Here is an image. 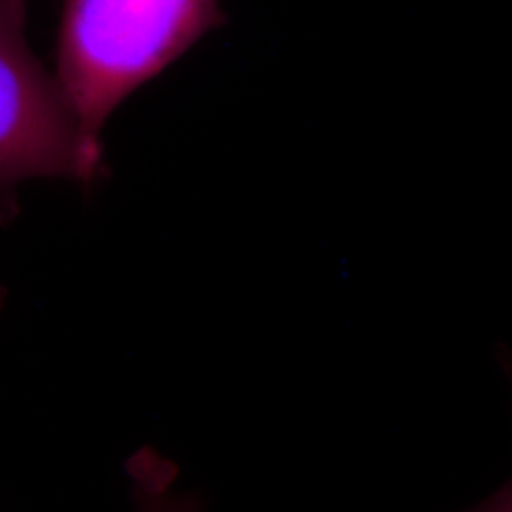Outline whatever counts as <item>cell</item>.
I'll list each match as a JSON object with an SVG mask.
<instances>
[{"label":"cell","mask_w":512,"mask_h":512,"mask_svg":"<svg viewBox=\"0 0 512 512\" xmlns=\"http://www.w3.org/2000/svg\"><path fill=\"white\" fill-rule=\"evenodd\" d=\"M219 0H63L55 78L90 147L129 95L219 29Z\"/></svg>","instance_id":"cell-1"},{"label":"cell","mask_w":512,"mask_h":512,"mask_svg":"<svg viewBox=\"0 0 512 512\" xmlns=\"http://www.w3.org/2000/svg\"><path fill=\"white\" fill-rule=\"evenodd\" d=\"M27 2L0 0V209L23 184L90 181L101 165L55 74L29 44Z\"/></svg>","instance_id":"cell-2"},{"label":"cell","mask_w":512,"mask_h":512,"mask_svg":"<svg viewBox=\"0 0 512 512\" xmlns=\"http://www.w3.org/2000/svg\"><path fill=\"white\" fill-rule=\"evenodd\" d=\"M135 512H200L194 497L177 482V467L162 454L145 448L128 463Z\"/></svg>","instance_id":"cell-3"},{"label":"cell","mask_w":512,"mask_h":512,"mask_svg":"<svg viewBox=\"0 0 512 512\" xmlns=\"http://www.w3.org/2000/svg\"><path fill=\"white\" fill-rule=\"evenodd\" d=\"M467 512H512V480L503 486L497 494L488 497L486 501L478 503Z\"/></svg>","instance_id":"cell-4"},{"label":"cell","mask_w":512,"mask_h":512,"mask_svg":"<svg viewBox=\"0 0 512 512\" xmlns=\"http://www.w3.org/2000/svg\"><path fill=\"white\" fill-rule=\"evenodd\" d=\"M4 298H6V291L0 287V310H2V306H4Z\"/></svg>","instance_id":"cell-5"}]
</instances>
